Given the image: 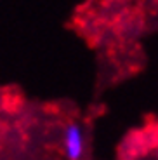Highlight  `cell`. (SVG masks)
<instances>
[{
    "mask_svg": "<svg viewBox=\"0 0 158 160\" xmlns=\"http://www.w3.org/2000/svg\"><path fill=\"white\" fill-rule=\"evenodd\" d=\"M63 148L68 160H82L85 155V132L80 124L66 125L63 134Z\"/></svg>",
    "mask_w": 158,
    "mask_h": 160,
    "instance_id": "obj_1",
    "label": "cell"
}]
</instances>
